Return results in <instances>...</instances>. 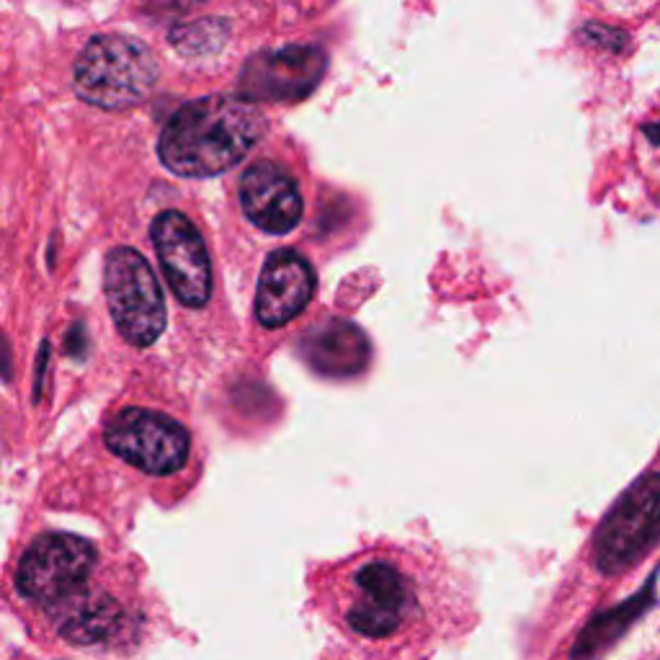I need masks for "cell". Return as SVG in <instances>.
Wrapping results in <instances>:
<instances>
[{"mask_svg": "<svg viewBox=\"0 0 660 660\" xmlns=\"http://www.w3.org/2000/svg\"><path fill=\"white\" fill-rule=\"evenodd\" d=\"M333 604L348 633L392 640L413 625L424 606L418 560L398 547H377L333 570Z\"/></svg>", "mask_w": 660, "mask_h": 660, "instance_id": "1", "label": "cell"}, {"mask_svg": "<svg viewBox=\"0 0 660 660\" xmlns=\"http://www.w3.org/2000/svg\"><path fill=\"white\" fill-rule=\"evenodd\" d=\"M266 119L240 96L183 103L160 132L163 166L183 178H212L237 166L264 137Z\"/></svg>", "mask_w": 660, "mask_h": 660, "instance_id": "2", "label": "cell"}, {"mask_svg": "<svg viewBox=\"0 0 660 660\" xmlns=\"http://www.w3.org/2000/svg\"><path fill=\"white\" fill-rule=\"evenodd\" d=\"M158 59L143 42L122 34L93 36L80 52L76 93L99 109L137 107L158 83Z\"/></svg>", "mask_w": 660, "mask_h": 660, "instance_id": "3", "label": "cell"}, {"mask_svg": "<svg viewBox=\"0 0 660 660\" xmlns=\"http://www.w3.org/2000/svg\"><path fill=\"white\" fill-rule=\"evenodd\" d=\"M103 292L116 331L127 344L153 346L166 331V300L158 277L135 248H111L103 261Z\"/></svg>", "mask_w": 660, "mask_h": 660, "instance_id": "4", "label": "cell"}, {"mask_svg": "<svg viewBox=\"0 0 660 660\" xmlns=\"http://www.w3.org/2000/svg\"><path fill=\"white\" fill-rule=\"evenodd\" d=\"M660 480L648 472L622 495L593 539V562L606 575L625 573L637 566L658 542Z\"/></svg>", "mask_w": 660, "mask_h": 660, "instance_id": "5", "label": "cell"}, {"mask_svg": "<svg viewBox=\"0 0 660 660\" xmlns=\"http://www.w3.org/2000/svg\"><path fill=\"white\" fill-rule=\"evenodd\" d=\"M96 547L76 534H44L24 552L16 589L29 602L57 606L83 591L96 568Z\"/></svg>", "mask_w": 660, "mask_h": 660, "instance_id": "6", "label": "cell"}, {"mask_svg": "<svg viewBox=\"0 0 660 660\" xmlns=\"http://www.w3.org/2000/svg\"><path fill=\"white\" fill-rule=\"evenodd\" d=\"M103 441L124 462L147 474H174L187 465L191 434L166 413L124 407L107 424Z\"/></svg>", "mask_w": 660, "mask_h": 660, "instance_id": "7", "label": "cell"}, {"mask_svg": "<svg viewBox=\"0 0 660 660\" xmlns=\"http://www.w3.org/2000/svg\"><path fill=\"white\" fill-rule=\"evenodd\" d=\"M150 235L174 294L187 307H204L212 297V264L199 227L187 214L168 210L153 220Z\"/></svg>", "mask_w": 660, "mask_h": 660, "instance_id": "8", "label": "cell"}, {"mask_svg": "<svg viewBox=\"0 0 660 660\" xmlns=\"http://www.w3.org/2000/svg\"><path fill=\"white\" fill-rule=\"evenodd\" d=\"M323 72L325 55L321 47L289 44V47L266 49L250 59L243 70V101H300L313 91Z\"/></svg>", "mask_w": 660, "mask_h": 660, "instance_id": "9", "label": "cell"}, {"mask_svg": "<svg viewBox=\"0 0 660 660\" xmlns=\"http://www.w3.org/2000/svg\"><path fill=\"white\" fill-rule=\"evenodd\" d=\"M240 204L246 217L269 235H287L300 225L302 194L294 176L273 160H256L240 178Z\"/></svg>", "mask_w": 660, "mask_h": 660, "instance_id": "10", "label": "cell"}, {"mask_svg": "<svg viewBox=\"0 0 660 660\" xmlns=\"http://www.w3.org/2000/svg\"><path fill=\"white\" fill-rule=\"evenodd\" d=\"M315 269L294 250H273L266 258L256 292V317L264 328H281L310 305L315 294Z\"/></svg>", "mask_w": 660, "mask_h": 660, "instance_id": "11", "label": "cell"}, {"mask_svg": "<svg viewBox=\"0 0 660 660\" xmlns=\"http://www.w3.org/2000/svg\"><path fill=\"white\" fill-rule=\"evenodd\" d=\"M300 354L317 374L351 377L369 365V340L356 325L331 317L302 336Z\"/></svg>", "mask_w": 660, "mask_h": 660, "instance_id": "12", "label": "cell"}, {"mask_svg": "<svg viewBox=\"0 0 660 660\" xmlns=\"http://www.w3.org/2000/svg\"><path fill=\"white\" fill-rule=\"evenodd\" d=\"M57 633L72 645H103L127 627V612L107 593L80 591L57 604Z\"/></svg>", "mask_w": 660, "mask_h": 660, "instance_id": "13", "label": "cell"}, {"mask_svg": "<svg viewBox=\"0 0 660 660\" xmlns=\"http://www.w3.org/2000/svg\"><path fill=\"white\" fill-rule=\"evenodd\" d=\"M0 374L9 380V377L13 374V359H11V344L5 340L3 333H0Z\"/></svg>", "mask_w": 660, "mask_h": 660, "instance_id": "14", "label": "cell"}]
</instances>
